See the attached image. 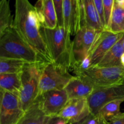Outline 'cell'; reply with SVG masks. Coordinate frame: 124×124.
Returning a JSON list of instances; mask_svg holds the SVG:
<instances>
[{
  "label": "cell",
  "mask_w": 124,
  "mask_h": 124,
  "mask_svg": "<svg viewBox=\"0 0 124 124\" xmlns=\"http://www.w3.org/2000/svg\"><path fill=\"white\" fill-rule=\"evenodd\" d=\"M44 63H27L21 72V89L19 98L24 111L27 110L39 97L40 78Z\"/></svg>",
  "instance_id": "cell-4"
},
{
  "label": "cell",
  "mask_w": 124,
  "mask_h": 124,
  "mask_svg": "<svg viewBox=\"0 0 124 124\" xmlns=\"http://www.w3.org/2000/svg\"><path fill=\"white\" fill-rule=\"evenodd\" d=\"M58 119H59V117H51V118L45 124H56L57 121L58 120Z\"/></svg>",
  "instance_id": "cell-29"
},
{
  "label": "cell",
  "mask_w": 124,
  "mask_h": 124,
  "mask_svg": "<svg viewBox=\"0 0 124 124\" xmlns=\"http://www.w3.org/2000/svg\"><path fill=\"white\" fill-rule=\"evenodd\" d=\"M102 30H98L85 25L75 35L73 41V69L88 56L93 44Z\"/></svg>",
  "instance_id": "cell-8"
},
{
  "label": "cell",
  "mask_w": 124,
  "mask_h": 124,
  "mask_svg": "<svg viewBox=\"0 0 124 124\" xmlns=\"http://www.w3.org/2000/svg\"><path fill=\"white\" fill-rule=\"evenodd\" d=\"M13 24V16L11 13L8 0L0 1V35L12 27Z\"/></svg>",
  "instance_id": "cell-22"
},
{
  "label": "cell",
  "mask_w": 124,
  "mask_h": 124,
  "mask_svg": "<svg viewBox=\"0 0 124 124\" xmlns=\"http://www.w3.org/2000/svg\"><path fill=\"white\" fill-rule=\"evenodd\" d=\"M95 89L94 85L82 76H75L65 88L69 99L88 98Z\"/></svg>",
  "instance_id": "cell-14"
},
{
  "label": "cell",
  "mask_w": 124,
  "mask_h": 124,
  "mask_svg": "<svg viewBox=\"0 0 124 124\" xmlns=\"http://www.w3.org/2000/svg\"><path fill=\"white\" fill-rule=\"evenodd\" d=\"M106 30L114 33H124V8L119 7L115 1L110 24Z\"/></svg>",
  "instance_id": "cell-20"
},
{
  "label": "cell",
  "mask_w": 124,
  "mask_h": 124,
  "mask_svg": "<svg viewBox=\"0 0 124 124\" xmlns=\"http://www.w3.org/2000/svg\"><path fill=\"white\" fill-rule=\"evenodd\" d=\"M0 88L19 96L21 89V73L0 74Z\"/></svg>",
  "instance_id": "cell-19"
},
{
  "label": "cell",
  "mask_w": 124,
  "mask_h": 124,
  "mask_svg": "<svg viewBox=\"0 0 124 124\" xmlns=\"http://www.w3.org/2000/svg\"><path fill=\"white\" fill-rule=\"evenodd\" d=\"M68 124H70V123H69Z\"/></svg>",
  "instance_id": "cell-36"
},
{
  "label": "cell",
  "mask_w": 124,
  "mask_h": 124,
  "mask_svg": "<svg viewBox=\"0 0 124 124\" xmlns=\"http://www.w3.org/2000/svg\"><path fill=\"white\" fill-rule=\"evenodd\" d=\"M123 35L124 33H114L106 30H102L88 54L90 58L91 67L97 66L105 54Z\"/></svg>",
  "instance_id": "cell-10"
},
{
  "label": "cell",
  "mask_w": 124,
  "mask_h": 124,
  "mask_svg": "<svg viewBox=\"0 0 124 124\" xmlns=\"http://www.w3.org/2000/svg\"><path fill=\"white\" fill-rule=\"evenodd\" d=\"M50 118L42 110L39 99L38 98L16 124H45Z\"/></svg>",
  "instance_id": "cell-17"
},
{
  "label": "cell",
  "mask_w": 124,
  "mask_h": 124,
  "mask_svg": "<svg viewBox=\"0 0 124 124\" xmlns=\"http://www.w3.org/2000/svg\"><path fill=\"white\" fill-rule=\"evenodd\" d=\"M69 123H68L65 120L63 119L62 118H59L58 119V120L57 121L56 123V124H68Z\"/></svg>",
  "instance_id": "cell-31"
},
{
  "label": "cell",
  "mask_w": 124,
  "mask_h": 124,
  "mask_svg": "<svg viewBox=\"0 0 124 124\" xmlns=\"http://www.w3.org/2000/svg\"><path fill=\"white\" fill-rule=\"evenodd\" d=\"M82 8L84 25L96 30H104V25L93 0H82Z\"/></svg>",
  "instance_id": "cell-16"
},
{
  "label": "cell",
  "mask_w": 124,
  "mask_h": 124,
  "mask_svg": "<svg viewBox=\"0 0 124 124\" xmlns=\"http://www.w3.org/2000/svg\"><path fill=\"white\" fill-rule=\"evenodd\" d=\"M41 30L52 61L69 70L73 69L75 62L71 34L58 25L53 29L41 26Z\"/></svg>",
  "instance_id": "cell-2"
},
{
  "label": "cell",
  "mask_w": 124,
  "mask_h": 124,
  "mask_svg": "<svg viewBox=\"0 0 124 124\" xmlns=\"http://www.w3.org/2000/svg\"><path fill=\"white\" fill-rule=\"evenodd\" d=\"M13 26L20 36L46 62H53L41 33V24L36 8L29 0H15Z\"/></svg>",
  "instance_id": "cell-1"
},
{
  "label": "cell",
  "mask_w": 124,
  "mask_h": 124,
  "mask_svg": "<svg viewBox=\"0 0 124 124\" xmlns=\"http://www.w3.org/2000/svg\"><path fill=\"white\" fill-rule=\"evenodd\" d=\"M26 64L21 59L0 58V74L21 73Z\"/></svg>",
  "instance_id": "cell-21"
},
{
  "label": "cell",
  "mask_w": 124,
  "mask_h": 124,
  "mask_svg": "<svg viewBox=\"0 0 124 124\" xmlns=\"http://www.w3.org/2000/svg\"><path fill=\"white\" fill-rule=\"evenodd\" d=\"M0 58L21 59L29 64L47 62L13 26L0 35Z\"/></svg>",
  "instance_id": "cell-3"
},
{
  "label": "cell",
  "mask_w": 124,
  "mask_h": 124,
  "mask_svg": "<svg viewBox=\"0 0 124 124\" xmlns=\"http://www.w3.org/2000/svg\"><path fill=\"white\" fill-rule=\"evenodd\" d=\"M64 27L71 35L76 32L84 25L82 2L78 0H64L63 4Z\"/></svg>",
  "instance_id": "cell-12"
},
{
  "label": "cell",
  "mask_w": 124,
  "mask_h": 124,
  "mask_svg": "<svg viewBox=\"0 0 124 124\" xmlns=\"http://www.w3.org/2000/svg\"><path fill=\"white\" fill-rule=\"evenodd\" d=\"M35 7L41 26L50 29L58 26L56 12L53 0H38Z\"/></svg>",
  "instance_id": "cell-15"
},
{
  "label": "cell",
  "mask_w": 124,
  "mask_h": 124,
  "mask_svg": "<svg viewBox=\"0 0 124 124\" xmlns=\"http://www.w3.org/2000/svg\"><path fill=\"white\" fill-rule=\"evenodd\" d=\"M56 12L58 26L64 27L63 21V4L64 0H53Z\"/></svg>",
  "instance_id": "cell-25"
},
{
  "label": "cell",
  "mask_w": 124,
  "mask_h": 124,
  "mask_svg": "<svg viewBox=\"0 0 124 124\" xmlns=\"http://www.w3.org/2000/svg\"><path fill=\"white\" fill-rule=\"evenodd\" d=\"M115 0H103V7H104V18L105 22V29L107 30L110 24V18L113 9Z\"/></svg>",
  "instance_id": "cell-24"
},
{
  "label": "cell",
  "mask_w": 124,
  "mask_h": 124,
  "mask_svg": "<svg viewBox=\"0 0 124 124\" xmlns=\"http://www.w3.org/2000/svg\"><path fill=\"white\" fill-rule=\"evenodd\" d=\"M122 37L105 54L97 67H112L122 65L121 59L124 53L122 46Z\"/></svg>",
  "instance_id": "cell-18"
},
{
  "label": "cell",
  "mask_w": 124,
  "mask_h": 124,
  "mask_svg": "<svg viewBox=\"0 0 124 124\" xmlns=\"http://www.w3.org/2000/svg\"><path fill=\"white\" fill-rule=\"evenodd\" d=\"M90 115L87 98H81L69 99L56 117L65 120L68 123L79 124Z\"/></svg>",
  "instance_id": "cell-13"
},
{
  "label": "cell",
  "mask_w": 124,
  "mask_h": 124,
  "mask_svg": "<svg viewBox=\"0 0 124 124\" xmlns=\"http://www.w3.org/2000/svg\"><path fill=\"white\" fill-rule=\"evenodd\" d=\"M122 46H123V48L124 50V33L123 35V37H122Z\"/></svg>",
  "instance_id": "cell-34"
},
{
  "label": "cell",
  "mask_w": 124,
  "mask_h": 124,
  "mask_svg": "<svg viewBox=\"0 0 124 124\" xmlns=\"http://www.w3.org/2000/svg\"><path fill=\"white\" fill-rule=\"evenodd\" d=\"M89 80L96 88H101L119 84L124 81V66L112 67H91L76 74Z\"/></svg>",
  "instance_id": "cell-6"
},
{
  "label": "cell",
  "mask_w": 124,
  "mask_h": 124,
  "mask_svg": "<svg viewBox=\"0 0 124 124\" xmlns=\"http://www.w3.org/2000/svg\"><path fill=\"white\" fill-rule=\"evenodd\" d=\"M79 1V2H82V0H78Z\"/></svg>",
  "instance_id": "cell-35"
},
{
  "label": "cell",
  "mask_w": 124,
  "mask_h": 124,
  "mask_svg": "<svg viewBox=\"0 0 124 124\" xmlns=\"http://www.w3.org/2000/svg\"><path fill=\"white\" fill-rule=\"evenodd\" d=\"M119 99L124 100V81L115 85L96 88L87 98L91 115L96 116L105 104Z\"/></svg>",
  "instance_id": "cell-7"
},
{
  "label": "cell",
  "mask_w": 124,
  "mask_h": 124,
  "mask_svg": "<svg viewBox=\"0 0 124 124\" xmlns=\"http://www.w3.org/2000/svg\"><path fill=\"white\" fill-rule=\"evenodd\" d=\"M0 93V124H16L25 113L19 96L2 90Z\"/></svg>",
  "instance_id": "cell-9"
},
{
  "label": "cell",
  "mask_w": 124,
  "mask_h": 124,
  "mask_svg": "<svg viewBox=\"0 0 124 124\" xmlns=\"http://www.w3.org/2000/svg\"><path fill=\"white\" fill-rule=\"evenodd\" d=\"M88 124H108V122L98 114L96 116L90 115L89 116Z\"/></svg>",
  "instance_id": "cell-27"
},
{
  "label": "cell",
  "mask_w": 124,
  "mask_h": 124,
  "mask_svg": "<svg viewBox=\"0 0 124 124\" xmlns=\"http://www.w3.org/2000/svg\"><path fill=\"white\" fill-rule=\"evenodd\" d=\"M108 124H124V113H120L108 122Z\"/></svg>",
  "instance_id": "cell-28"
},
{
  "label": "cell",
  "mask_w": 124,
  "mask_h": 124,
  "mask_svg": "<svg viewBox=\"0 0 124 124\" xmlns=\"http://www.w3.org/2000/svg\"><path fill=\"white\" fill-rule=\"evenodd\" d=\"M121 64H122L123 66H124V54H122V57H121Z\"/></svg>",
  "instance_id": "cell-33"
},
{
  "label": "cell",
  "mask_w": 124,
  "mask_h": 124,
  "mask_svg": "<svg viewBox=\"0 0 124 124\" xmlns=\"http://www.w3.org/2000/svg\"><path fill=\"white\" fill-rule=\"evenodd\" d=\"M38 98L41 109L50 117H56L69 101L65 89L50 90Z\"/></svg>",
  "instance_id": "cell-11"
},
{
  "label": "cell",
  "mask_w": 124,
  "mask_h": 124,
  "mask_svg": "<svg viewBox=\"0 0 124 124\" xmlns=\"http://www.w3.org/2000/svg\"><path fill=\"white\" fill-rule=\"evenodd\" d=\"M94 5L96 7L97 10L99 12V14L100 15L102 23L104 25V30L105 29V18H104V7H103V0H93Z\"/></svg>",
  "instance_id": "cell-26"
},
{
  "label": "cell",
  "mask_w": 124,
  "mask_h": 124,
  "mask_svg": "<svg viewBox=\"0 0 124 124\" xmlns=\"http://www.w3.org/2000/svg\"><path fill=\"white\" fill-rule=\"evenodd\" d=\"M124 101V100L119 99L107 103L99 110L98 114L109 122L115 116L121 113L120 111V107Z\"/></svg>",
  "instance_id": "cell-23"
},
{
  "label": "cell",
  "mask_w": 124,
  "mask_h": 124,
  "mask_svg": "<svg viewBox=\"0 0 124 124\" xmlns=\"http://www.w3.org/2000/svg\"><path fill=\"white\" fill-rule=\"evenodd\" d=\"M73 77L67 68L53 62H45L41 71L39 96L50 90L65 89Z\"/></svg>",
  "instance_id": "cell-5"
},
{
  "label": "cell",
  "mask_w": 124,
  "mask_h": 124,
  "mask_svg": "<svg viewBox=\"0 0 124 124\" xmlns=\"http://www.w3.org/2000/svg\"><path fill=\"white\" fill-rule=\"evenodd\" d=\"M88 119H89V116H88L87 118L85 119L84 120H83V121H82L81 123H79V124H88Z\"/></svg>",
  "instance_id": "cell-32"
},
{
  "label": "cell",
  "mask_w": 124,
  "mask_h": 124,
  "mask_svg": "<svg viewBox=\"0 0 124 124\" xmlns=\"http://www.w3.org/2000/svg\"><path fill=\"white\" fill-rule=\"evenodd\" d=\"M115 1L119 7L124 8V0H115Z\"/></svg>",
  "instance_id": "cell-30"
}]
</instances>
